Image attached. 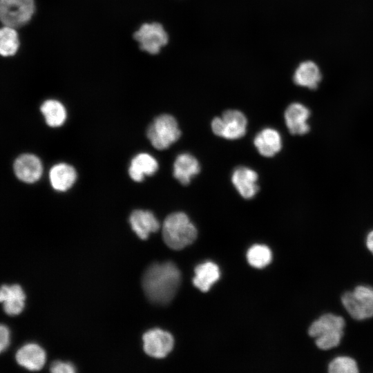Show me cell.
Wrapping results in <instances>:
<instances>
[{
  "instance_id": "obj_1",
  "label": "cell",
  "mask_w": 373,
  "mask_h": 373,
  "mask_svg": "<svg viewBox=\"0 0 373 373\" xmlns=\"http://www.w3.org/2000/svg\"><path fill=\"white\" fill-rule=\"evenodd\" d=\"M181 282V274L171 262L154 263L145 271L142 285L147 298L158 305L169 303L175 296Z\"/></svg>"
},
{
  "instance_id": "obj_2",
  "label": "cell",
  "mask_w": 373,
  "mask_h": 373,
  "mask_svg": "<svg viewBox=\"0 0 373 373\" xmlns=\"http://www.w3.org/2000/svg\"><path fill=\"white\" fill-rule=\"evenodd\" d=\"M164 242L172 249L180 250L194 242L197 229L189 217L183 212L169 215L162 225Z\"/></svg>"
},
{
  "instance_id": "obj_3",
  "label": "cell",
  "mask_w": 373,
  "mask_h": 373,
  "mask_svg": "<svg viewBox=\"0 0 373 373\" xmlns=\"http://www.w3.org/2000/svg\"><path fill=\"white\" fill-rule=\"evenodd\" d=\"M344 319L341 316L326 314L309 327V334L316 338V344L321 350L336 347L343 335Z\"/></svg>"
},
{
  "instance_id": "obj_4",
  "label": "cell",
  "mask_w": 373,
  "mask_h": 373,
  "mask_svg": "<svg viewBox=\"0 0 373 373\" xmlns=\"http://www.w3.org/2000/svg\"><path fill=\"white\" fill-rule=\"evenodd\" d=\"M146 135L154 148L164 150L180 138L181 132L172 115L162 114L149 125Z\"/></svg>"
},
{
  "instance_id": "obj_5",
  "label": "cell",
  "mask_w": 373,
  "mask_h": 373,
  "mask_svg": "<svg viewBox=\"0 0 373 373\" xmlns=\"http://www.w3.org/2000/svg\"><path fill=\"white\" fill-rule=\"evenodd\" d=\"M342 303L350 316L356 320L373 316V289L358 286L353 291L344 294Z\"/></svg>"
},
{
  "instance_id": "obj_6",
  "label": "cell",
  "mask_w": 373,
  "mask_h": 373,
  "mask_svg": "<svg viewBox=\"0 0 373 373\" xmlns=\"http://www.w3.org/2000/svg\"><path fill=\"white\" fill-rule=\"evenodd\" d=\"M247 120L245 115L238 110H227L221 117L211 122L214 134L228 140H237L243 137L247 131Z\"/></svg>"
},
{
  "instance_id": "obj_7",
  "label": "cell",
  "mask_w": 373,
  "mask_h": 373,
  "mask_svg": "<svg viewBox=\"0 0 373 373\" xmlns=\"http://www.w3.org/2000/svg\"><path fill=\"white\" fill-rule=\"evenodd\" d=\"M34 11L33 0H0V18L4 26L21 27L31 19Z\"/></svg>"
},
{
  "instance_id": "obj_8",
  "label": "cell",
  "mask_w": 373,
  "mask_h": 373,
  "mask_svg": "<svg viewBox=\"0 0 373 373\" xmlns=\"http://www.w3.org/2000/svg\"><path fill=\"white\" fill-rule=\"evenodd\" d=\"M134 38L140 48L150 54H157L168 43L169 37L163 26L159 23H144L134 33Z\"/></svg>"
},
{
  "instance_id": "obj_9",
  "label": "cell",
  "mask_w": 373,
  "mask_h": 373,
  "mask_svg": "<svg viewBox=\"0 0 373 373\" xmlns=\"http://www.w3.org/2000/svg\"><path fill=\"white\" fill-rule=\"evenodd\" d=\"M144 352L154 358H164L173 349L174 341L172 335L160 329L148 331L143 335Z\"/></svg>"
},
{
  "instance_id": "obj_10",
  "label": "cell",
  "mask_w": 373,
  "mask_h": 373,
  "mask_svg": "<svg viewBox=\"0 0 373 373\" xmlns=\"http://www.w3.org/2000/svg\"><path fill=\"white\" fill-rule=\"evenodd\" d=\"M14 172L20 180L26 183L37 181L42 174V164L40 160L32 154H23L14 162Z\"/></svg>"
},
{
  "instance_id": "obj_11",
  "label": "cell",
  "mask_w": 373,
  "mask_h": 373,
  "mask_svg": "<svg viewBox=\"0 0 373 373\" xmlns=\"http://www.w3.org/2000/svg\"><path fill=\"white\" fill-rule=\"evenodd\" d=\"M258 174L250 168L240 166L232 174L231 182L240 195L245 199L254 198L259 190Z\"/></svg>"
},
{
  "instance_id": "obj_12",
  "label": "cell",
  "mask_w": 373,
  "mask_h": 373,
  "mask_svg": "<svg viewBox=\"0 0 373 373\" xmlns=\"http://www.w3.org/2000/svg\"><path fill=\"white\" fill-rule=\"evenodd\" d=\"M309 109L300 103H292L285 110L284 117L287 127L293 135H303L309 130L307 122Z\"/></svg>"
},
{
  "instance_id": "obj_13",
  "label": "cell",
  "mask_w": 373,
  "mask_h": 373,
  "mask_svg": "<svg viewBox=\"0 0 373 373\" xmlns=\"http://www.w3.org/2000/svg\"><path fill=\"white\" fill-rule=\"evenodd\" d=\"M129 222L132 229L142 240L146 239L151 233L156 232L160 228L158 220L149 211H133L129 217Z\"/></svg>"
},
{
  "instance_id": "obj_14",
  "label": "cell",
  "mask_w": 373,
  "mask_h": 373,
  "mask_svg": "<svg viewBox=\"0 0 373 373\" xmlns=\"http://www.w3.org/2000/svg\"><path fill=\"white\" fill-rule=\"evenodd\" d=\"M200 167L198 160L192 155L184 153L176 157L173 164V176L182 184L187 185L193 177L198 175Z\"/></svg>"
},
{
  "instance_id": "obj_15",
  "label": "cell",
  "mask_w": 373,
  "mask_h": 373,
  "mask_svg": "<svg viewBox=\"0 0 373 373\" xmlns=\"http://www.w3.org/2000/svg\"><path fill=\"white\" fill-rule=\"evenodd\" d=\"M254 144L260 155L270 157L280 151L282 139L276 130L266 128L256 135Z\"/></svg>"
},
{
  "instance_id": "obj_16",
  "label": "cell",
  "mask_w": 373,
  "mask_h": 373,
  "mask_svg": "<svg viewBox=\"0 0 373 373\" xmlns=\"http://www.w3.org/2000/svg\"><path fill=\"white\" fill-rule=\"evenodd\" d=\"M16 360L22 367L32 371L39 370L44 365L46 354L38 345L28 343L21 347L16 354Z\"/></svg>"
},
{
  "instance_id": "obj_17",
  "label": "cell",
  "mask_w": 373,
  "mask_h": 373,
  "mask_svg": "<svg viewBox=\"0 0 373 373\" xmlns=\"http://www.w3.org/2000/svg\"><path fill=\"white\" fill-rule=\"evenodd\" d=\"M25 294L19 285H3L1 288L0 300L4 312L10 316L19 314L24 306Z\"/></svg>"
},
{
  "instance_id": "obj_18",
  "label": "cell",
  "mask_w": 373,
  "mask_h": 373,
  "mask_svg": "<svg viewBox=\"0 0 373 373\" xmlns=\"http://www.w3.org/2000/svg\"><path fill=\"white\" fill-rule=\"evenodd\" d=\"M157 169V160L148 153H141L132 159L128 173L133 180L141 182L146 175H153Z\"/></svg>"
},
{
  "instance_id": "obj_19",
  "label": "cell",
  "mask_w": 373,
  "mask_h": 373,
  "mask_svg": "<svg viewBox=\"0 0 373 373\" xmlns=\"http://www.w3.org/2000/svg\"><path fill=\"white\" fill-rule=\"evenodd\" d=\"M49 178L52 186L55 190L65 191L70 189L75 182L77 173L70 165L59 163L51 168Z\"/></svg>"
},
{
  "instance_id": "obj_20",
  "label": "cell",
  "mask_w": 373,
  "mask_h": 373,
  "mask_svg": "<svg viewBox=\"0 0 373 373\" xmlns=\"http://www.w3.org/2000/svg\"><path fill=\"white\" fill-rule=\"evenodd\" d=\"M293 79L298 86L315 89L321 80V74L315 63L306 61L301 63L296 68Z\"/></svg>"
},
{
  "instance_id": "obj_21",
  "label": "cell",
  "mask_w": 373,
  "mask_h": 373,
  "mask_svg": "<svg viewBox=\"0 0 373 373\" xmlns=\"http://www.w3.org/2000/svg\"><path fill=\"white\" fill-rule=\"evenodd\" d=\"M194 285L203 292L207 291L219 279L218 267L212 262H206L198 265L195 269Z\"/></svg>"
},
{
  "instance_id": "obj_22",
  "label": "cell",
  "mask_w": 373,
  "mask_h": 373,
  "mask_svg": "<svg viewBox=\"0 0 373 373\" xmlns=\"http://www.w3.org/2000/svg\"><path fill=\"white\" fill-rule=\"evenodd\" d=\"M46 124L51 127L60 126L66 118V111L61 103L57 100L45 101L40 108Z\"/></svg>"
},
{
  "instance_id": "obj_23",
  "label": "cell",
  "mask_w": 373,
  "mask_h": 373,
  "mask_svg": "<svg viewBox=\"0 0 373 373\" xmlns=\"http://www.w3.org/2000/svg\"><path fill=\"white\" fill-rule=\"evenodd\" d=\"M17 33L13 27L4 26L0 30V52L2 56L15 55L19 48Z\"/></svg>"
},
{
  "instance_id": "obj_24",
  "label": "cell",
  "mask_w": 373,
  "mask_h": 373,
  "mask_svg": "<svg viewBox=\"0 0 373 373\" xmlns=\"http://www.w3.org/2000/svg\"><path fill=\"white\" fill-rule=\"evenodd\" d=\"M247 258L251 266L263 268L271 261V251L265 245H256L248 250Z\"/></svg>"
},
{
  "instance_id": "obj_25",
  "label": "cell",
  "mask_w": 373,
  "mask_h": 373,
  "mask_svg": "<svg viewBox=\"0 0 373 373\" xmlns=\"http://www.w3.org/2000/svg\"><path fill=\"white\" fill-rule=\"evenodd\" d=\"M328 371L330 373H356L358 370L353 358L348 356H338L330 362Z\"/></svg>"
},
{
  "instance_id": "obj_26",
  "label": "cell",
  "mask_w": 373,
  "mask_h": 373,
  "mask_svg": "<svg viewBox=\"0 0 373 373\" xmlns=\"http://www.w3.org/2000/svg\"><path fill=\"white\" fill-rule=\"evenodd\" d=\"M50 371L53 373H73L75 368L70 363L55 361L50 365Z\"/></svg>"
},
{
  "instance_id": "obj_27",
  "label": "cell",
  "mask_w": 373,
  "mask_h": 373,
  "mask_svg": "<svg viewBox=\"0 0 373 373\" xmlns=\"http://www.w3.org/2000/svg\"><path fill=\"white\" fill-rule=\"evenodd\" d=\"M0 350L2 352L8 346L10 342V332L4 325H1L0 327Z\"/></svg>"
},
{
  "instance_id": "obj_28",
  "label": "cell",
  "mask_w": 373,
  "mask_h": 373,
  "mask_svg": "<svg viewBox=\"0 0 373 373\" xmlns=\"http://www.w3.org/2000/svg\"><path fill=\"white\" fill-rule=\"evenodd\" d=\"M367 247L368 249L373 254V231H372L367 237V241H366Z\"/></svg>"
}]
</instances>
